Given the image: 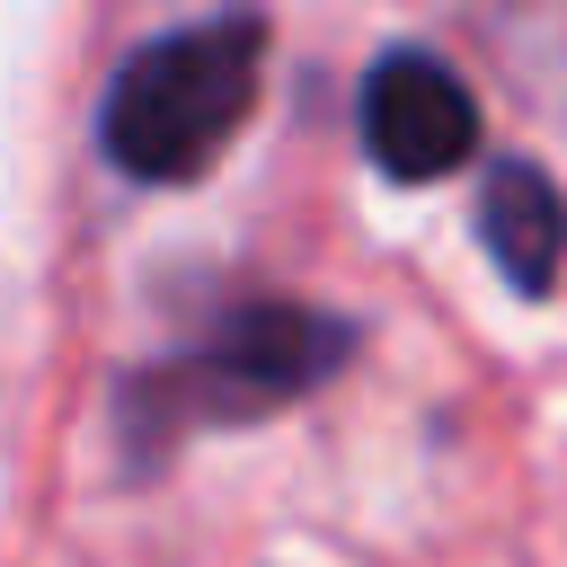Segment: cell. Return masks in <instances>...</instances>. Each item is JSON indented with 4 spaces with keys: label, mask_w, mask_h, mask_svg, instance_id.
<instances>
[{
    "label": "cell",
    "mask_w": 567,
    "mask_h": 567,
    "mask_svg": "<svg viewBox=\"0 0 567 567\" xmlns=\"http://www.w3.org/2000/svg\"><path fill=\"white\" fill-rule=\"evenodd\" d=\"M363 151L399 186H434L478 159V97L425 44H390L363 71Z\"/></svg>",
    "instance_id": "obj_3"
},
{
    "label": "cell",
    "mask_w": 567,
    "mask_h": 567,
    "mask_svg": "<svg viewBox=\"0 0 567 567\" xmlns=\"http://www.w3.org/2000/svg\"><path fill=\"white\" fill-rule=\"evenodd\" d=\"M346 363H354V319L310 310V301H230L177 354L133 363L115 381V461H124V478H151L177 461V443L257 425V416L328 390Z\"/></svg>",
    "instance_id": "obj_1"
},
{
    "label": "cell",
    "mask_w": 567,
    "mask_h": 567,
    "mask_svg": "<svg viewBox=\"0 0 567 567\" xmlns=\"http://www.w3.org/2000/svg\"><path fill=\"white\" fill-rule=\"evenodd\" d=\"M257 80H266V18L257 9L186 18V27L124 53V71L97 106V142L124 177L186 186L239 142V124L257 106Z\"/></svg>",
    "instance_id": "obj_2"
},
{
    "label": "cell",
    "mask_w": 567,
    "mask_h": 567,
    "mask_svg": "<svg viewBox=\"0 0 567 567\" xmlns=\"http://www.w3.org/2000/svg\"><path fill=\"white\" fill-rule=\"evenodd\" d=\"M478 248L496 257V275L523 292V301H549L558 292V266H567V195L540 159L505 151L478 186Z\"/></svg>",
    "instance_id": "obj_4"
}]
</instances>
